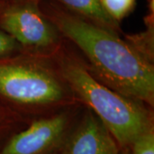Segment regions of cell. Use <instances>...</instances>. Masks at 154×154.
Listing matches in <instances>:
<instances>
[{
	"label": "cell",
	"instance_id": "cell-1",
	"mask_svg": "<svg viewBox=\"0 0 154 154\" xmlns=\"http://www.w3.org/2000/svg\"><path fill=\"white\" fill-rule=\"evenodd\" d=\"M39 5L61 33L73 45L89 71L114 91L153 108L154 66L119 33L68 11L51 0Z\"/></svg>",
	"mask_w": 154,
	"mask_h": 154
},
{
	"label": "cell",
	"instance_id": "cell-2",
	"mask_svg": "<svg viewBox=\"0 0 154 154\" xmlns=\"http://www.w3.org/2000/svg\"><path fill=\"white\" fill-rule=\"evenodd\" d=\"M51 58L77 101L102 122L120 148L130 147L140 134L153 127L151 107L99 81L64 38Z\"/></svg>",
	"mask_w": 154,
	"mask_h": 154
},
{
	"label": "cell",
	"instance_id": "cell-3",
	"mask_svg": "<svg viewBox=\"0 0 154 154\" xmlns=\"http://www.w3.org/2000/svg\"><path fill=\"white\" fill-rule=\"evenodd\" d=\"M76 103L51 57L0 59V105L15 116L38 117Z\"/></svg>",
	"mask_w": 154,
	"mask_h": 154
},
{
	"label": "cell",
	"instance_id": "cell-4",
	"mask_svg": "<svg viewBox=\"0 0 154 154\" xmlns=\"http://www.w3.org/2000/svg\"><path fill=\"white\" fill-rule=\"evenodd\" d=\"M38 0L0 1V28L26 54L51 57L63 42L55 25L42 11Z\"/></svg>",
	"mask_w": 154,
	"mask_h": 154
},
{
	"label": "cell",
	"instance_id": "cell-5",
	"mask_svg": "<svg viewBox=\"0 0 154 154\" xmlns=\"http://www.w3.org/2000/svg\"><path fill=\"white\" fill-rule=\"evenodd\" d=\"M81 103L33 119L27 128L16 133L0 147V154H51L66 139Z\"/></svg>",
	"mask_w": 154,
	"mask_h": 154
},
{
	"label": "cell",
	"instance_id": "cell-6",
	"mask_svg": "<svg viewBox=\"0 0 154 154\" xmlns=\"http://www.w3.org/2000/svg\"><path fill=\"white\" fill-rule=\"evenodd\" d=\"M65 154L120 153L119 146L108 129L86 108L82 119L67 140Z\"/></svg>",
	"mask_w": 154,
	"mask_h": 154
},
{
	"label": "cell",
	"instance_id": "cell-7",
	"mask_svg": "<svg viewBox=\"0 0 154 154\" xmlns=\"http://www.w3.org/2000/svg\"><path fill=\"white\" fill-rule=\"evenodd\" d=\"M90 22L120 33L119 23L111 19L104 10L100 0H51Z\"/></svg>",
	"mask_w": 154,
	"mask_h": 154
},
{
	"label": "cell",
	"instance_id": "cell-8",
	"mask_svg": "<svg viewBox=\"0 0 154 154\" xmlns=\"http://www.w3.org/2000/svg\"><path fill=\"white\" fill-rule=\"evenodd\" d=\"M108 16L116 22L120 23L130 14L135 6L136 0H100Z\"/></svg>",
	"mask_w": 154,
	"mask_h": 154
},
{
	"label": "cell",
	"instance_id": "cell-9",
	"mask_svg": "<svg viewBox=\"0 0 154 154\" xmlns=\"http://www.w3.org/2000/svg\"><path fill=\"white\" fill-rule=\"evenodd\" d=\"M131 154H154V129L150 128L130 146Z\"/></svg>",
	"mask_w": 154,
	"mask_h": 154
},
{
	"label": "cell",
	"instance_id": "cell-10",
	"mask_svg": "<svg viewBox=\"0 0 154 154\" xmlns=\"http://www.w3.org/2000/svg\"><path fill=\"white\" fill-rule=\"evenodd\" d=\"M24 53L23 50L9 33L0 28V59Z\"/></svg>",
	"mask_w": 154,
	"mask_h": 154
},
{
	"label": "cell",
	"instance_id": "cell-11",
	"mask_svg": "<svg viewBox=\"0 0 154 154\" xmlns=\"http://www.w3.org/2000/svg\"><path fill=\"white\" fill-rule=\"evenodd\" d=\"M17 118H19V117L0 105V138L5 133L9 124ZM2 145L0 144V147Z\"/></svg>",
	"mask_w": 154,
	"mask_h": 154
},
{
	"label": "cell",
	"instance_id": "cell-12",
	"mask_svg": "<svg viewBox=\"0 0 154 154\" xmlns=\"http://www.w3.org/2000/svg\"><path fill=\"white\" fill-rule=\"evenodd\" d=\"M120 154H130V152L128 149H122V152Z\"/></svg>",
	"mask_w": 154,
	"mask_h": 154
},
{
	"label": "cell",
	"instance_id": "cell-13",
	"mask_svg": "<svg viewBox=\"0 0 154 154\" xmlns=\"http://www.w3.org/2000/svg\"><path fill=\"white\" fill-rule=\"evenodd\" d=\"M0 1H4V2H6V1H17V0H0ZM38 1H41V0H38Z\"/></svg>",
	"mask_w": 154,
	"mask_h": 154
}]
</instances>
